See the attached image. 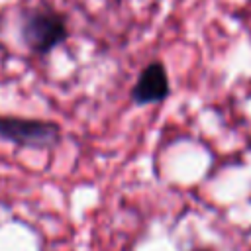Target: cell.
<instances>
[{
	"mask_svg": "<svg viewBox=\"0 0 251 251\" xmlns=\"http://www.w3.org/2000/svg\"><path fill=\"white\" fill-rule=\"evenodd\" d=\"M171 86H169V76L165 67L155 61L149 63L137 76L133 88H131V100L139 106L143 104H155L161 102L169 96Z\"/></svg>",
	"mask_w": 251,
	"mask_h": 251,
	"instance_id": "3",
	"label": "cell"
},
{
	"mask_svg": "<svg viewBox=\"0 0 251 251\" xmlns=\"http://www.w3.org/2000/svg\"><path fill=\"white\" fill-rule=\"evenodd\" d=\"M22 37L33 53L43 55L65 41L67 25L65 20L55 12H33L22 25Z\"/></svg>",
	"mask_w": 251,
	"mask_h": 251,
	"instance_id": "2",
	"label": "cell"
},
{
	"mask_svg": "<svg viewBox=\"0 0 251 251\" xmlns=\"http://www.w3.org/2000/svg\"><path fill=\"white\" fill-rule=\"evenodd\" d=\"M198 251H206V249H198Z\"/></svg>",
	"mask_w": 251,
	"mask_h": 251,
	"instance_id": "4",
	"label": "cell"
},
{
	"mask_svg": "<svg viewBox=\"0 0 251 251\" xmlns=\"http://www.w3.org/2000/svg\"><path fill=\"white\" fill-rule=\"evenodd\" d=\"M0 137L22 147L47 149L61 141V127L45 120L0 116Z\"/></svg>",
	"mask_w": 251,
	"mask_h": 251,
	"instance_id": "1",
	"label": "cell"
}]
</instances>
